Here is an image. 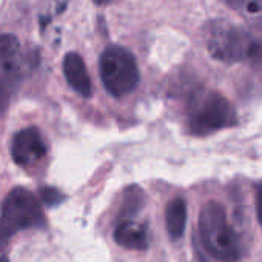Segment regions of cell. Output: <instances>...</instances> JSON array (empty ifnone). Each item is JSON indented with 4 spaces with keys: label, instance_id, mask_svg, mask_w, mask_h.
Listing matches in <instances>:
<instances>
[{
    "label": "cell",
    "instance_id": "cell-1",
    "mask_svg": "<svg viewBox=\"0 0 262 262\" xmlns=\"http://www.w3.org/2000/svg\"><path fill=\"white\" fill-rule=\"evenodd\" d=\"M205 45L210 56L224 63L262 59V39L251 31L227 20H211L205 25Z\"/></svg>",
    "mask_w": 262,
    "mask_h": 262
},
{
    "label": "cell",
    "instance_id": "cell-2",
    "mask_svg": "<svg viewBox=\"0 0 262 262\" xmlns=\"http://www.w3.org/2000/svg\"><path fill=\"white\" fill-rule=\"evenodd\" d=\"M199 237L204 250L217 262H237L242 256L239 236L228 224L225 207L208 201L199 214Z\"/></svg>",
    "mask_w": 262,
    "mask_h": 262
},
{
    "label": "cell",
    "instance_id": "cell-3",
    "mask_svg": "<svg viewBox=\"0 0 262 262\" xmlns=\"http://www.w3.org/2000/svg\"><path fill=\"white\" fill-rule=\"evenodd\" d=\"M237 123L234 106L217 91L199 90L188 105V128L196 136H208Z\"/></svg>",
    "mask_w": 262,
    "mask_h": 262
},
{
    "label": "cell",
    "instance_id": "cell-4",
    "mask_svg": "<svg viewBox=\"0 0 262 262\" xmlns=\"http://www.w3.org/2000/svg\"><path fill=\"white\" fill-rule=\"evenodd\" d=\"M45 225L47 219L39 199L27 188H13L0 211V242H7L22 230Z\"/></svg>",
    "mask_w": 262,
    "mask_h": 262
},
{
    "label": "cell",
    "instance_id": "cell-5",
    "mask_svg": "<svg viewBox=\"0 0 262 262\" xmlns=\"http://www.w3.org/2000/svg\"><path fill=\"white\" fill-rule=\"evenodd\" d=\"M99 73L105 90L114 97L133 93L141 79L136 57L119 45L105 48L99 59Z\"/></svg>",
    "mask_w": 262,
    "mask_h": 262
},
{
    "label": "cell",
    "instance_id": "cell-6",
    "mask_svg": "<svg viewBox=\"0 0 262 262\" xmlns=\"http://www.w3.org/2000/svg\"><path fill=\"white\" fill-rule=\"evenodd\" d=\"M47 155V145L36 126L20 129L13 138L11 156L20 167H30Z\"/></svg>",
    "mask_w": 262,
    "mask_h": 262
},
{
    "label": "cell",
    "instance_id": "cell-7",
    "mask_svg": "<svg viewBox=\"0 0 262 262\" xmlns=\"http://www.w3.org/2000/svg\"><path fill=\"white\" fill-rule=\"evenodd\" d=\"M20 79V43L13 34L0 36V80L13 86Z\"/></svg>",
    "mask_w": 262,
    "mask_h": 262
},
{
    "label": "cell",
    "instance_id": "cell-8",
    "mask_svg": "<svg viewBox=\"0 0 262 262\" xmlns=\"http://www.w3.org/2000/svg\"><path fill=\"white\" fill-rule=\"evenodd\" d=\"M63 74L68 85L82 97L90 99L93 96V83L83 59L77 53H68L63 57Z\"/></svg>",
    "mask_w": 262,
    "mask_h": 262
},
{
    "label": "cell",
    "instance_id": "cell-9",
    "mask_svg": "<svg viewBox=\"0 0 262 262\" xmlns=\"http://www.w3.org/2000/svg\"><path fill=\"white\" fill-rule=\"evenodd\" d=\"M116 242L128 250H147L148 248V228L145 224L125 219L122 221L114 231Z\"/></svg>",
    "mask_w": 262,
    "mask_h": 262
},
{
    "label": "cell",
    "instance_id": "cell-10",
    "mask_svg": "<svg viewBox=\"0 0 262 262\" xmlns=\"http://www.w3.org/2000/svg\"><path fill=\"white\" fill-rule=\"evenodd\" d=\"M167 231L171 239H181L187 227V204L182 198H174L165 208Z\"/></svg>",
    "mask_w": 262,
    "mask_h": 262
},
{
    "label": "cell",
    "instance_id": "cell-11",
    "mask_svg": "<svg viewBox=\"0 0 262 262\" xmlns=\"http://www.w3.org/2000/svg\"><path fill=\"white\" fill-rule=\"evenodd\" d=\"M228 8L250 22H262V0H224Z\"/></svg>",
    "mask_w": 262,
    "mask_h": 262
},
{
    "label": "cell",
    "instance_id": "cell-12",
    "mask_svg": "<svg viewBox=\"0 0 262 262\" xmlns=\"http://www.w3.org/2000/svg\"><path fill=\"white\" fill-rule=\"evenodd\" d=\"M40 199L45 205H50V207H56L59 205L60 202H63V194L57 190V188H53V187H43L40 190Z\"/></svg>",
    "mask_w": 262,
    "mask_h": 262
},
{
    "label": "cell",
    "instance_id": "cell-13",
    "mask_svg": "<svg viewBox=\"0 0 262 262\" xmlns=\"http://www.w3.org/2000/svg\"><path fill=\"white\" fill-rule=\"evenodd\" d=\"M13 90L14 86L0 80V113H4L8 105H10V100H11V94H13Z\"/></svg>",
    "mask_w": 262,
    "mask_h": 262
},
{
    "label": "cell",
    "instance_id": "cell-14",
    "mask_svg": "<svg viewBox=\"0 0 262 262\" xmlns=\"http://www.w3.org/2000/svg\"><path fill=\"white\" fill-rule=\"evenodd\" d=\"M256 214H257L259 225L262 227V182L257 184L256 187Z\"/></svg>",
    "mask_w": 262,
    "mask_h": 262
},
{
    "label": "cell",
    "instance_id": "cell-15",
    "mask_svg": "<svg viewBox=\"0 0 262 262\" xmlns=\"http://www.w3.org/2000/svg\"><path fill=\"white\" fill-rule=\"evenodd\" d=\"M194 262H207V259L204 257L201 248L198 247V242L194 241Z\"/></svg>",
    "mask_w": 262,
    "mask_h": 262
},
{
    "label": "cell",
    "instance_id": "cell-16",
    "mask_svg": "<svg viewBox=\"0 0 262 262\" xmlns=\"http://www.w3.org/2000/svg\"><path fill=\"white\" fill-rule=\"evenodd\" d=\"M94 4H97V5H103V4H106L108 0H93Z\"/></svg>",
    "mask_w": 262,
    "mask_h": 262
},
{
    "label": "cell",
    "instance_id": "cell-17",
    "mask_svg": "<svg viewBox=\"0 0 262 262\" xmlns=\"http://www.w3.org/2000/svg\"><path fill=\"white\" fill-rule=\"evenodd\" d=\"M0 262H10V260L5 254H0Z\"/></svg>",
    "mask_w": 262,
    "mask_h": 262
}]
</instances>
